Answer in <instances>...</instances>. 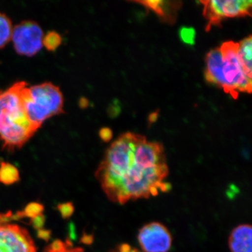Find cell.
<instances>
[{
  "label": "cell",
  "mask_w": 252,
  "mask_h": 252,
  "mask_svg": "<svg viewBox=\"0 0 252 252\" xmlns=\"http://www.w3.org/2000/svg\"><path fill=\"white\" fill-rule=\"evenodd\" d=\"M168 172L161 144L127 132L107 149L95 177L111 201L124 205L169 191L171 185L163 182Z\"/></svg>",
  "instance_id": "1"
},
{
  "label": "cell",
  "mask_w": 252,
  "mask_h": 252,
  "mask_svg": "<svg viewBox=\"0 0 252 252\" xmlns=\"http://www.w3.org/2000/svg\"><path fill=\"white\" fill-rule=\"evenodd\" d=\"M28 87L26 81H18L0 91V140L9 150L21 148L39 129L26 109Z\"/></svg>",
  "instance_id": "2"
},
{
  "label": "cell",
  "mask_w": 252,
  "mask_h": 252,
  "mask_svg": "<svg viewBox=\"0 0 252 252\" xmlns=\"http://www.w3.org/2000/svg\"><path fill=\"white\" fill-rule=\"evenodd\" d=\"M26 105L30 119L39 128L49 118L64 112V97L59 86L45 81L28 87Z\"/></svg>",
  "instance_id": "3"
},
{
  "label": "cell",
  "mask_w": 252,
  "mask_h": 252,
  "mask_svg": "<svg viewBox=\"0 0 252 252\" xmlns=\"http://www.w3.org/2000/svg\"><path fill=\"white\" fill-rule=\"evenodd\" d=\"M220 49L223 56L222 72L226 84L225 92L234 99L238 97L239 92L251 94L252 79L244 74L237 58L238 43L227 41Z\"/></svg>",
  "instance_id": "4"
},
{
  "label": "cell",
  "mask_w": 252,
  "mask_h": 252,
  "mask_svg": "<svg viewBox=\"0 0 252 252\" xmlns=\"http://www.w3.org/2000/svg\"><path fill=\"white\" fill-rule=\"evenodd\" d=\"M200 2L203 4V16L207 21L206 31L224 18L252 15V1L248 0H207Z\"/></svg>",
  "instance_id": "5"
},
{
  "label": "cell",
  "mask_w": 252,
  "mask_h": 252,
  "mask_svg": "<svg viewBox=\"0 0 252 252\" xmlns=\"http://www.w3.org/2000/svg\"><path fill=\"white\" fill-rule=\"evenodd\" d=\"M44 35L42 28L37 23L26 20L13 27L11 38L18 54L32 56L42 48Z\"/></svg>",
  "instance_id": "6"
},
{
  "label": "cell",
  "mask_w": 252,
  "mask_h": 252,
  "mask_svg": "<svg viewBox=\"0 0 252 252\" xmlns=\"http://www.w3.org/2000/svg\"><path fill=\"white\" fill-rule=\"evenodd\" d=\"M0 252H36L29 233L19 225L0 223Z\"/></svg>",
  "instance_id": "7"
},
{
  "label": "cell",
  "mask_w": 252,
  "mask_h": 252,
  "mask_svg": "<svg viewBox=\"0 0 252 252\" xmlns=\"http://www.w3.org/2000/svg\"><path fill=\"white\" fill-rule=\"evenodd\" d=\"M137 239L144 252H168L172 247L170 231L159 222L144 225L139 231Z\"/></svg>",
  "instance_id": "8"
},
{
  "label": "cell",
  "mask_w": 252,
  "mask_h": 252,
  "mask_svg": "<svg viewBox=\"0 0 252 252\" xmlns=\"http://www.w3.org/2000/svg\"><path fill=\"white\" fill-rule=\"evenodd\" d=\"M223 56L220 48L212 49L206 56V69L205 77L207 82L215 84L225 91V84L223 72Z\"/></svg>",
  "instance_id": "9"
},
{
  "label": "cell",
  "mask_w": 252,
  "mask_h": 252,
  "mask_svg": "<svg viewBox=\"0 0 252 252\" xmlns=\"http://www.w3.org/2000/svg\"><path fill=\"white\" fill-rule=\"evenodd\" d=\"M135 2L142 4L144 7L154 11L164 22L175 23L177 11L182 6L179 1H137Z\"/></svg>",
  "instance_id": "10"
},
{
  "label": "cell",
  "mask_w": 252,
  "mask_h": 252,
  "mask_svg": "<svg viewBox=\"0 0 252 252\" xmlns=\"http://www.w3.org/2000/svg\"><path fill=\"white\" fill-rule=\"evenodd\" d=\"M252 237L251 225L242 224L235 227L228 239L230 252H252Z\"/></svg>",
  "instance_id": "11"
},
{
  "label": "cell",
  "mask_w": 252,
  "mask_h": 252,
  "mask_svg": "<svg viewBox=\"0 0 252 252\" xmlns=\"http://www.w3.org/2000/svg\"><path fill=\"white\" fill-rule=\"evenodd\" d=\"M237 58L244 74L252 79V35L245 38L238 43Z\"/></svg>",
  "instance_id": "12"
},
{
  "label": "cell",
  "mask_w": 252,
  "mask_h": 252,
  "mask_svg": "<svg viewBox=\"0 0 252 252\" xmlns=\"http://www.w3.org/2000/svg\"><path fill=\"white\" fill-rule=\"evenodd\" d=\"M20 180L17 167L9 162L0 163V182L5 185H11Z\"/></svg>",
  "instance_id": "13"
},
{
  "label": "cell",
  "mask_w": 252,
  "mask_h": 252,
  "mask_svg": "<svg viewBox=\"0 0 252 252\" xmlns=\"http://www.w3.org/2000/svg\"><path fill=\"white\" fill-rule=\"evenodd\" d=\"M12 31V22L9 16L0 12V49L9 42Z\"/></svg>",
  "instance_id": "14"
},
{
  "label": "cell",
  "mask_w": 252,
  "mask_h": 252,
  "mask_svg": "<svg viewBox=\"0 0 252 252\" xmlns=\"http://www.w3.org/2000/svg\"><path fill=\"white\" fill-rule=\"evenodd\" d=\"M44 252H84L82 248H72V244L69 241L63 242L55 240Z\"/></svg>",
  "instance_id": "15"
},
{
  "label": "cell",
  "mask_w": 252,
  "mask_h": 252,
  "mask_svg": "<svg viewBox=\"0 0 252 252\" xmlns=\"http://www.w3.org/2000/svg\"><path fill=\"white\" fill-rule=\"evenodd\" d=\"M43 211H44V206L40 203L34 202V203L28 204L23 211L16 212V214L18 219L28 218L31 219V220L42 214Z\"/></svg>",
  "instance_id": "16"
},
{
  "label": "cell",
  "mask_w": 252,
  "mask_h": 252,
  "mask_svg": "<svg viewBox=\"0 0 252 252\" xmlns=\"http://www.w3.org/2000/svg\"><path fill=\"white\" fill-rule=\"evenodd\" d=\"M62 42L61 34L56 31H49L43 38V46H45L49 51H54L57 49Z\"/></svg>",
  "instance_id": "17"
},
{
  "label": "cell",
  "mask_w": 252,
  "mask_h": 252,
  "mask_svg": "<svg viewBox=\"0 0 252 252\" xmlns=\"http://www.w3.org/2000/svg\"><path fill=\"white\" fill-rule=\"evenodd\" d=\"M180 39L183 41L185 44L188 45H194L195 44V29L190 27H182L179 32Z\"/></svg>",
  "instance_id": "18"
},
{
  "label": "cell",
  "mask_w": 252,
  "mask_h": 252,
  "mask_svg": "<svg viewBox=\"0 0 252 252\" xmlns=\"http://www.w3.org/2000/svg\"><path fill=\"white\" fill-rule=\"evenodd\" d=\"M58 210H59L63 219H67L74 213V207L72 203H65L60 204L58 206Z\"/></svg>",
  "instance_id": "19"
},
{
  "label": "cell",
  "mask_w": 252,
  "mask_h": 252,
  "mask_svg": "<svg viewBox=\"0 0 252 252\" xmlns=\"http://www.w3.org/2000/svg\"><path fill=\"white\" fill-rule=\"evenodd\" d=\"M31 223L36 230L42 229L44 223H45V217H44L43 214H41V215L36 217L35 218L31 220Z\"/></svg>",
  "instance_id": "20"
},
{
  "label": "cell",
  "mask_w": 252,
  "mask_h": 252,
  "mask_svg": "<svg viewBox=\"0 0 252 252\" xmlns=\"http://www.w3.org/2000/svg\"><path fill=\"white\" fill-rule=\"evenodd\" d=\"M18 220L16 214L14 215L11 212L0 214V223H8L12 220Z\"/></svg>",
  "instance_id": "21"
},
{
  "label": "cell",
  "mask_w": 252,
  "mask_h": 252,
  "mask_svg": "<svg viewBox=\"0 0 252 252\" xmlns=\"http://www.w3.org/2000/svg\"><path fill=\"white\" fill-rule=\"evenodd\" d=\"M99 136L104 142H109L112 138V131L108 127H104L99 131Z\"/></svg>",
  "instance_id": "22"
},
{
  "label": "cell",
  "mask_w": 252,
  "mask_h": 252,
  "mask_svg": "<svg viewBox=\"0 0 252 252\" xmlns=\"http://www.w3.org/2000/svg\"><path fill=\"white\" fill-rule=\"evenodd\" d=\"M113 252H140L137 249L132 248L130 245H127V244H122V245H119L115 251Z\"/></svg>",
  "instance_id": "23"
},
{
  "label": "cell",
  "mask_w": 252,
  "mask_h": 252,
  "mask_svg": "<svg viewBox=\"0 0 252 252\" xmlns=\"http://www.w3.org/2000/svg\"><path fill=\"white\" fill-rule=\"evenodd\" d=\"M37 235L39 238L44 240H49L51 237V231L48 230L40 229L37 230Z\"/></svg>",
  "instance_id": "24"
},
{
  "label": "cell",
  "mask_w": 252,
  "mask_h": 252,
  "mask_svg": "<svg viewBox=\"0 0 252 252\" xmlns=\"http://www.w3.org/2000/svg\"><path fill=\"white\" fill-rule=\"evenodd\" d=\"M158 112H155L150 114L148 119L149 124H154V123L157 122L158 117Z\"/></svg>",
  "instance_id": "25"
},
{
  "label": "cell",
  "mask_w": 252,
  "mask_h": 252,
  "mask_svg": "<svg viewBox=\"0 0 252 252\" xmlns=\"http://www.w3.org/2000/svg\"><path fill=\"white\" fill-rule=\"evenodd\" d=\"M81 240H82L83 243L90 245L94 241V237H93V235H86L83 237Z\"/></svg>",
  "instance_id": "26"
}]
</instances>
